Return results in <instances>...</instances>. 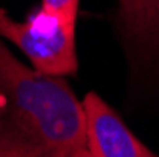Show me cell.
Masks as SVG:
<instances>
[{
  "label": "cell",
  "mask_w": 159,
  "mask_h": 157,
  "mask_svg": "<svg viewBox=\"0 0 159 157\" xmlns=\"http://www.w3.org/2000/svg\"><path fill=\"white\" fill-rule=\"evenodd\" d=\"M0 36L21 49L32 68L48 76H66L78 68L76 19L34 11L19 23L0 10Z\"/></svg>",
  "instance_id": "2"
},
{
  "label": "cell",
  "mask_w": 159,
  "mask_h": 157,
  "mask_svg": "<svg viewBox=\"0 0 159 157\" xmlns=\"http://www.w3.org/2000/svg\"><path fill=\"white\" fill-rule=\"evenodd\" d=\"M74 157H93V155H91V153H89L87 150H82V151H78V153H76Z\"/></svg>",
  "instance_id": "7"
},
{
  "label": "cell",
  "mask_w": 159,
  "mask_h": 157,
  "mask_svg": "<svg viewBox=\"0 0 159 157\" xmlns=\"http://www.w3.org/2000/svg\"><path fill=\"white\" fill-rule=\"evenodd\" d=\"M121 11L129 25L144 29L159 19V0H121Z\"/></svg>",
  "instance_id": "4"
},
{
  "label": "cell",
  "mask_w": 159,
  "mask_h": 157,
  "mask_svg": "<svg viewBox=\"0 0 159 157\" xmlns=\"http://www.w3.org/2000/svg\"><path fill=\"white\" fill-rule=\"evenodd\" d=\"M0 148L21 153L87 150L84 106L59 76L25 66L0 42Z\"/></svg>",
  "instance_id": "1"
},
{
  "label": "cell",
  "mask_w": 159,
  "mask_h": 157,
  "mask_svg": "<svg viewBox=\"0 0 159 157\" xmlns=\"http://www.w3.org/2000/svg\"><path fill=\"white\" fill-rule=\"evenodd\" d=\"M82 106L85 144L93 157H155L97 93H87Z\"/></svg>",
  "instance_id": "3"
},
{
  "label": "cell",
  "mask_w": 159,
  "mask_h": 157,
  "mask_svg": "<svg viewBox=\"0 0 159 157\" xmlns=\"http://www.w3.org/2000/svg\"><path fill=\"white\" fill-rule=\"evenodd\" d=\"M80 0H42L40 10L51 15H61L66 19H76Z\"/></svg>",
  "instance_id": "5"
},
{
  "label": "cell",
  "mask_w": 159,
  "mask_h": 157,
  "mask_svg": "<svg viewBox=\"0 0 159 157\" xmlns=\"http://www.w3.org/2000/svg\"><path fill=\"white\" fill-rule=\"evenodd\" d=\"M0 157H72L65 151H46V153H21V151H11L6 148H0Z\"/></svg>",
  "instance_id": "6"
}]
</instances>
